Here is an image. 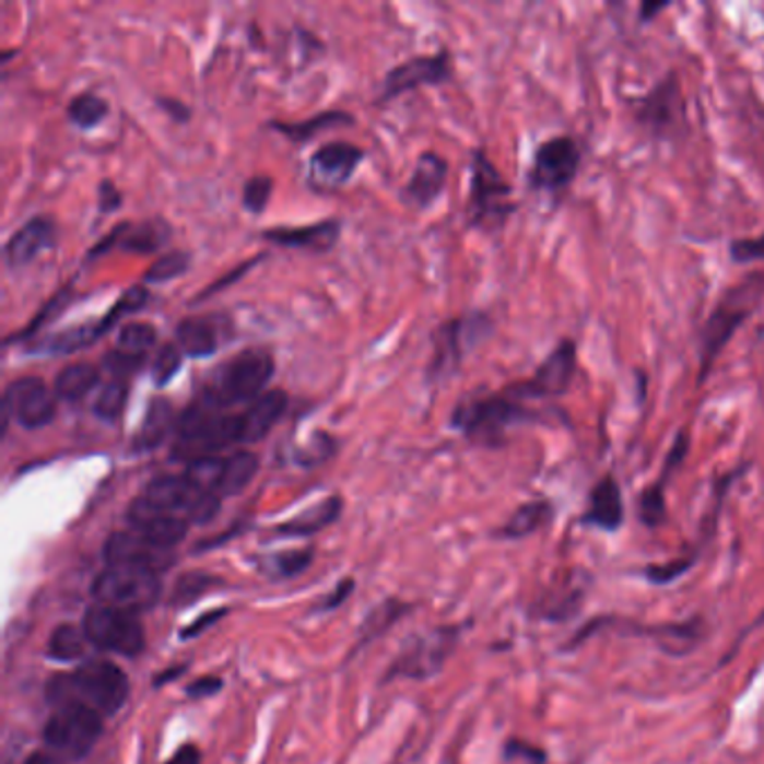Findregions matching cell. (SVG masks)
Masks as SVG:
<instances>
[{
	"mask_svg": "<svg viewBox=\"0 0 764 764\" xmlns=\"http://www.w3.org/2000/svg\"><path fill=\"white\" fill-rule=\"evenodd\" d=\"M569 424L561 409H536L516 399L507 388L489 395L465 397L451 418V426L467 439L496 448L507 442V431L522 424Z\"/></svg>",
	"mask_w": 764,
	"mask_h": 764,
	"instance_id": "cell-1",
	"label": "cell"
},
{
	"mask_svg": "<svg viewBox=\"0 0 764 764\" xmlns=\"http://www.w3.org/2000/svg\"><path fill=\"white\" fill-rule=\"evenodd\" d=\"M130 682L126 672L108 659L83 661L74 672L55 675L45 686V697L52 708L68 702H81L104 717L117 715L126 704Z\"/></svg>",
	"mask_w": 764,
	"mask_h": 764,
	"instance_id": "cell-2",
	"label": "cell"
},
{
	"mask_svg": "<svg viewBox=\"0 0 764 764\" xmlns=\"http://www.w3.org/2000/svg\"><path fill=\"white\" fill-rule=\"evenodd\" d=\"M277 373L272 352L249 348L215 368L200 390V401L215 411L232 409L236 403L256 401Z\"/></svg>",
	"mask_w": 764,
	"mask_h": 764,
	"instance_id": "cell-3",
	"label": "cell"
},
{
	"mask_svg": "<svg viewBox=\"0 0 764 764\" xmlns=\"http://www.w3.org/2000/svg\"><path fill=\"white\" fill-rule=\"evenodd\" d=\"M234 444H243L240 413H222L196 401L177 415L171 456L173 460H185L189 465L198 458L215 456Z\"/></svg>",
	"mask_w": 764,
	"mask_h": 764,
	"instance_id": "cell-4",
	"label": "cell"
},
{
	"mask_svg": "<svg viewBox=\"0 0 764 764\" xmlns=\"http://www.w3.org/2000/svg\"><path fill=\"white\" fill-rule=\"evenodd\" d=\"M762 296L760 277H751L747 283L731 287L715 309L708 314V319L700 334V377L697 384H704L717 362V356L729 345L736 332L747 324V319L755 312Z\"/></svg>",
	"mask_w": 764,
	"mask_h": 764,
	"instance_id": "cell-5",
	"label": "cell"
},
{
	"mask_svg": "<svg viewBox=\"0 0 764 764\" xmlns=\"http://www.w3.org/2000/svg\"><path fill=\"white\" fill-rule=\"evenodd\" d=\"M516 211L514 189L482 149L471 153L467 220L482 232H501Z\"/></svg>",
	"mask_w": 764,
	"mask_h": 764,
	"instance_id": "cell-6",
	"label": "cell"
},
{
	"mask_svg": "<svg viewBox=\"0 0 764 764\" xmlns=\"http://www.w3.org/2000/svg\"><path fill=\"white\" fill-rule=\"evenodd\" d=\"M633 106L635 121L655 140H678L689 130L682 81L675 70H668Z\"/></svg>",
	"mask_w": 764,
	"mask_h": 764,
	"instance_id": "cell-7",
	"label": "cell"
},
{
	"mask_svg": "<svg viewBox=\"0 0 764 764\" xmlns=\"http://www.w3.org/2000/svg\"><path fill=\"white\" fill-rule=\"evenodd\" d=\"M160 574L132 565H106L93 583L95 603L134 614L151 610L160 601Z\"/></svg>",
	"mask_w": 764,
	"mask_h": 764,
	"instance_id": "cell-8",
	"label": "cell"
},
{
	"mask_svg": "<svg viewBox=\"0 0 764 764\" xmlns=\"http://www.w3.org/2000/svg\"><path fill=\"white\" fill-rule=\"evenodd\" d=\"M151 509L185 518L189 525L211 522L222 505V498L213 496L191 484L187 475H157L153 478L140 496Z\"/></svg>",
	"mask_w": 764,
	"mask_h": 764,
	"instance_id": "cell-9",
	"label": "cell"
},
{
	"mask_svg": "<svg viewBox=\"0 0 764 764\" xmlns=\"http://www.w3.org/2000/svg\"><path fill=\"white\" fill-rule=\"evenodd\" d=\"M104 733V715L81 702H68L55 706L48 725L43 729V740L52 751L79 762L95 749Z\"/></svg>",
	"mask_w": 764,
	"mask_h": 764,
	"instance_id": "cell-10",
	"label": "cell"
},
{
	"mask_svg": "<svg viewBox=\"0 0 764 764\" xmlns=\"http://www.w3.org/2000/svg\"><path fill=\"white\" fill-rule=\"evenodd\" d=\"M151 301V292L144 285H132L128 292H124L113 305L110 309L104 314L102 319L95 321H85L72 328H66L61 332L48 334L40 343H34L32 352L38 354H74L79 350H85L93 343H97L104 334H108L124 317L132 312H140L146 307V303Z\"/></svg>",
	"mask_w": 764,
	"mask_h": 764,
	"instance_id": "cell-11",
	"label": "cell"
},
{
	"mask_svg": "<svg viewBox=\"0 0 764 764\" xmlns=\"http://www.w3.org/2000/svg\"><path fill=\"white\" fill-rule=\"evenodd\" d=\"M460 639L458 625H442L411 637L388 666L384 682L435 678Z\"/></svg>",
	"mask_w": 764,
	"mask_h": 764,
	"instance_id": "cell-12",
	"label": "cell"
},
{
	"mask_svg": "<svg viewBox=\"0 0 764 764\" xmlns=\"http://www.w3.org/2000/svg\"><path fill=\"white\" fill-rule=\"evenodd\" d=\"M583 166V146L572 134H554L538 144L527 171V185L538 193H565Z\"/></svg>",
	"mask_w": 764,
	"mask_h": 764,
	"instance_id": "cell-13",
	"label": "cell"
},
{
	"mask_svg": "<svg viewBox=\"0 0 764 764\" xmlns=\"http://www.w3.org/2000/svg\"><path fill=\"white\" fill-rule=\"evenodd\" d=\"M83 633L97 650L115 653L121 657H138L144 646V625L134 612H126L119 608L95 603L83 614Z\"/></svg>",
	"mask_w": 764,
	"mask_h": 764,
	"instance_id": "cell-14",
	"label": "cell"
},
{
	"mask_svg": "<svg viewBox=\"0 0 764 764\" xmlns=\"http://www.w3.org/2000/svg\"><path fill=\"white\" fill-rule=\"evenodd\" d=\"M578 371V348L574 339H561L556 348L543 359L541 366L533 371L531 377L522 381H514L507 386L520 401H541V399H559L567 395Z\"/></svg>",
	"mask_w": 764,
	"mask_h": 764,
	"instance_id": "cell-15",
	"label": "cell"
},
{
	"mask_svg": "<svg viewBox=\"0 0 764 764\" xmlns=\"http://www.w3.org/2000/svg\"><path fill=\"white\" fill-rule=\"evenodd\" d=\"M491 330L493 324L484 312H469L460 319L446 321L435 332V352L428 375L433 379L451 375L462 364V359L491 334Z\"/></svg>",
	"mask_w": 764,
	"mask_h": 764,
	"instance_id": "cell-16",
	"label": "cell"
},
{
	"mask_svg": "<svg viewBox=\"0 0 764 764\" xmlns=\"http://www.w3.org/2000/svg\"><path fill=\"white\" fill-rule=\"evenodd\" d=\"M3 411L5 420H14L21 428L38 431L55 422L57 395L40 377H19L3 392Z\"/></svg>",
	"mask_w": 764,
	"mask_h": 764,
	"instance_id": "cell-17",
	"label": "cell"
},
{
	"mask_svg": "<svg viewBox=\"0 0 764 764\" xmlns=\"http://www.w3.org/2000/svg\"><path fill=\"white\" fill-rule=\"evenodd\" d=\"M451 79V55L446 50L433 57H415L388 70L381 83L379 102H390L420 85H439Z\"/></svg>",
	"mask_w": 764,
	"mask_h": 764,
	"instance_id": "cell-18",
	"label": "cell"
},
{
	"mask_svg": "<svg viewBox=\"0 0 764 764\" xmlns=\"http://www.w3.org/2000/svg\"><path fill=\"white\" fill-rule=\"evenodd\" d=\"M104 559L106 565H132L151 569L155 574H164L175 563V552L162 550L155 543H151L146 536L134 529L113 531L104 545Z\"/></svg>",
	"mask_w": 764,
	"mask_h": 764,
	"instance_id": "cell-19",
	"label": "cell"
},
{
	"mask_svg": "<svg viewBox=\"0 0 764 764\" xmlns=\"http://www.w3.org/2000/svg\"><path fill=\"white\" fill-rule=\"evenodd\" d=\"M364 160V151L350 142H330L312 153L307 179L314 189L332 191L345 185Z\"/></svg>",
	"mask_w": 764,
	"mask_h": 764,
	"instance_id": "cell-20",
	"label": "cell"
},
{
	"mask_svg": "<svg viewBox=\"0 0 764 764\" xmlns=\"http://www.w3.org/2000/svg\"><path fill=\"white\" fill-rule=\"evenodd\" d=\"M689 451H691V435H689V431H680L675 435V439H672V446H670V451L666 456V462H663L659 480H655L650 486H646L642 491L639 518H642V522L646 527L655 529V527H659L666 520V484H668L670 475L675 473L678 467L686 460Z\"/></svg>",
	"mask_w": 764,
	"mask_h": 764,
	"instance_id": "cell-21",
	"label": "cell"
},
{
	"mask_svg": "<svg viewBox=\"0 0 764 764\" xmlns=\"http://www.w3.org/2000/svg\"><path fill=\"white\" fill-rule=\"evenodd\" d=\"M128 522H130V529L140 531L142 536L149 538L151 543L171 552H175V548L185 541L191 527L185 518L166 516L151 509L140 496L134 498L128 507Z\"/></svg>",
	"mask_w": 764,
	"mask_h": 764,
	"instance_id": "cell-22",
	"label": "cell"
},
{
	"mask_svg": "<svg viewBox=\"0 0 764 764\" xmlns=\"http://www.w3.org/2000/svg\"><path fill=\"white\" fill-rule=\"evenodd\" d=\"M260 238L290 249L328 254L341 238V222L337 218H330L314 224H303V227H272L265 230Z\"/></svg>",
	"mask_w": 764,
	"mask_h": 764,
	"instance_id": "cell-23",
	"label": "cell"
},
{
	"mask_svg": "<svg viewBox=\"0 0 764 764\" xmlns=\"http://www.w3.org/2000/svg\"><path fill=\"white\" fill-rule=\"evenodd\" d=\"M446 177L448 162L435 151L422 153L415 162L407 187L401 189L403 202H409L415 209H428L442 196L446 187Z\"/></svg>",
	"mask_w": 764,
	"mask_h": 764,
	"instance_id": "cell-24",
	"label": "cell"
},
{
	"mask_svg": "<svg viewBox=\"0 0 764 764\" xmlns=\"http://www.w3.org/2000/svg\"><path fill=\"white\" fill-rule=\"evenodd\" d=\"M57 238V227L52 218L34 215L23 227H19L12 238L5 243V262L10 269H23L38 254L50 249Z\"/></svg>",
	"mask_w": 764,
	"mask_h": 764,
	"instance_id": "cell-25",
	"label": "cell"
},
{
	"mask_svg": "<svg viewBox=\"0 0 764 764\" xmlns=\"http://www.w3.org/2000/svg\"><path fill=\"white\" fill-rule=\"evenodd\" d=\"M580 522L603 531H614L623 525V493L614 475L608 473L592 486L588 509Z\"/></svg>",
	"mask_w": 764,
	"mask_h": 764,
	"instance_id": "cell-26",
	"label": "cell"
},
{
	"mask_svg": "<svg viewBox=\"0 0 764 764\" xmlns=\"http://www.w3.org/2000/svg\"><path fill=\"white\" fill-rule=\"evenodd\" d=\"M287 411V395L283 390H267L240 413L243 444L265 439Z\"/></svg>",
	"mask_w": 764,
	"mask_h": 764,
	"instance_id": "cell-27",
	"label": "cell"
},
{
	"mask_svg": "<svg viewBox=\"0 0 764 764\" xmlns=\"http://www.w3.org/2000/svg\"><path fill=\"white\" fill-rule=\"evenodd\" d=\"M177 426V415L171 407V401L164 397H153L146 407L144 420L132 437V451H155V448L171 435L175 433Z\"/></svg>",
	"mask_w": 764,
	"mask_h": 764,
	"instance_id": "cell-28",
	"label": "cell"
},
{
	"mask_svg": "<svg viewBox=\"0 0 764 764\" xmlns=\"http://www.w3.org/2000/svg\"><path fill=\"white\" fill-rule=\"evenodd\" d=\"M341 512H343V501L339 496H330L317 505L307 507L305 512L296 514L287 522L277 525L274 531L279 536H287V538H305L312 533H319L326 527H330L332 522H337Z\"/></svg>",
	"mask_w": 764,
	"mask_h": 764,
	"instance_id": "cell-29",
	"label": "cell"
},
{
	"mask_svg": "<svg viewBox=\"0 0 764 764\" xmlns=\"http://www.w3.org/2000/svg\"><path fill=\"white\" fill-rule=\"evenodd\" d=\"M213 317H191L179 321L175 328V343L185 356L207 359L220 348L218 324Z\"/></svg>",
	"mask_w": 764,
	"mask_h": 764,
	"instance_id": "cell-30",
	"label": "cell"
},
{
	"mask_svg": "<svg viewBox=\"0 0 764 764\" xmlns=\"http://www.w3.org/2000/svg\"><path fill=\"white\" fill-rule=\"evenodd\" d=\"M171 238V227L164 218H149L138 224L124 222V232L119 238V249L130 254H155Z\"/></svg>",
	"mask_w": 764,
	"mask_h": 764,
	"instance_id": "cell-31",
	"label": "cell"
},
{
	"mask_svg": "<svg viewBox=\"0 0 764 764\" xmlns=\"http://www.w3.org/2000/svg\"><path fill=\"white\" fill-rule=\"evenodd\" d=\"M411 610H413V606L407 603V601H401V599H386L384 603H379L377 608H373V610L366 614L362 627H359V633H356V646L352 648L350 655H354L356 650L366 648L371 642L379 639L384 633L390 631V627H392L403 614L411 612Z\"/></svg>",
	"mask_w": 764,
	"mask_h": 764,
	"instance_id": "cell-32",
	"label": "cell"
},
{
	"mask_svg": "<svg viewBox=\"0 0 764 764\" xmlns=\"http://www.w3.org/2000/svg\"><path fill=\"white\" fill-rule=\"evenodd\" d=\"M99 368L87 364V362H79V364H70L63 371H59V375L55 377V395L61 401H81L90 390H95L99 384Z\"/></svg>",
	"mask_w": 764,
	"mask_h": 764,
	"instance_id": "cell-33",
	"label": "cell"
},
{
	"mask_svg": "<svg viewBox=\"0 0 764 764\" xmlns=\"http://www.w3.org/2000/svg\"><path fill=\"white\" fill-rule=\"evenodd\" d=\"M258 469H260V460L251 451H236L234 456L224 458V473H222L218 496L220 498L238 496V493H243L251 484Z\"/></svg>",
	"mask_w": 764,
	"mask_h": 764,
	"instance_id": "cell-34",
	"label": "cell"
},
{
	"mask_svg": "<svg viewBox=\"0 0 764 764\" xmlns=\"http://www.w3.org/2000/svg\"><path fill=\"white\" fill-rule=\"evenodd\" d=\"M552 512H554V507H552L550 501L525 503L498 529V536L501 538H509V541H516V538H525V536L541 529L552 518Z\"/></svg>",
	"mask_w": 764,
	"mask_h": 764,
	"instance_id": "cell-35",
	"label": "cell"
},
{
	"mask_svg": "<svg viewBox=\"0 0 764 764\" xmlns=\"http://www.w3.org/2000/svg\"><path fill=\"white\" fill-rule=\"evenodd\" d=\"M352 115L343 113V110H328V113H321V115H314L305 121H294V124H283V121H272L269 126H272L274 130L283 132L285 138H290L292 142L296 144H303L307 140H312L314 134H319L328 128H337V126H343V124H352Z\"/></svg>",
	"mask_w": 764,
	"mask_h": 764,
	"instance_id": "cell-36",
	"label": "cell"
},
{
	"mask_svg": "<svg viewBox=\"0 0 764 764\" xmlns=\"http://www.w3.org/2000/svg\"><path fill=\"white\" fill-rule=\"evenodd\" d=\"M314 552L312 548L305 550H287L279 554H267L258 559V569L272 580H283V578H294L303 574L312 565Z\"/></svg>",
	"mask_w": 764,
	"mask_h": 764,
	"instance_id": "cell-37",
	"label": "cell"
},
{
	"mask_svg": "<svg viewBox=\"0 0 764 764\" xmlns=\"http://www.w3.org/2000/svg\"><path fill=\"white\" fill-rule=\"evenodd\" d=\"M87 644L90 642L83 633V627L61 623L59 627H55V633L50 635L48 655L57 661H79V659H83Z\"/></svg>",
	"mask_w": 764,
	"mask_h": 764,
	"instance_id": "cell-38",
	"label": "cell"
},
{
	"mask_svg": "<svg viewBox=\"0 0 764 764\" xmlns=\"http://www.w3.org/2000/svg\"><path fill=\"white\" fill-rule=\"evenodd\" d=\"M108 104L104 97H99L97 93H90V90H85V93H79L77 97L70 99L68 104V119L81 128V130H90V128H95L99 126L106 117H108Z\"/></svg>",
	"mask_w": 764,
	"mask_h": 764,
	"instance_id": "cell-39",
	"label": "cell"
},
{
	"mask_svg": "<svg viewBox=\"0 0 764 764\" xmlns=\"http://www.w3.org/2000/svg\"><path fill=\"white\" fill-rule=\"evenodd\" d=\"M220 578L204 574V572H187L177 578L173 595H171V606L175 608H187L200 597H204L209 590L220 586Z\"/></svg>",
	"mask_w": 764,
	"mask_h": 764,
	"instance_id": "cell-40",
	"label": "cell"
},
{
	"mask_svg": "<svg viewBox=\"0 0 764 764\" xmlns=\"http://www.w3.org/2000/svg\"><path fill=\"white\" fill-rule=\"evenodd\" d=\"M128 401V386L124 379L108 381L93 401V415L102 422H117Z\"/></svg>",
	"mask_w": 764,
	"mask_h": 764,
	"instance_id": "cell-41",
	"label": "cell"
},
{
	"mask_svg": "<svg viewBox=\"0 0 764 764\" xmlns=\"http://www.w3.org/2000/svg\"><path fill=\"white\" fill-rule=\"evenodd\" d=\"M222 473H224V458H218V456L198 458V460L189 462L185 469V475L191 484H196L198 489H202L207 493H213V496H218Z\"/></svg>",
	"mask_w": 764,
	"mask_h": 764,
	"instance_id": "cell-42",
	"label": "cell"
},
{
	"mask_svg": "<svg viewBox=\"0 0 764 764\" xmlns=\"http://www.w3.org/2000/svg\"><path fill=\"white\" fill-rule=\"evenodd\" d=\"M193 256L189 251H168L160 256L144 274V283H168L189 272Z\"/></svg>",
	"mask_w": 764,
	"mask_h": 764,
	"instance_id": "cell-43",
	"label": "cell"
},
{
	"mask_svg": "<svg viewBox=\"0 0 764 764\" xmlns=\"http://www.w3.org/2000/svg\"><path fill=\"white\" fill-rule=\"evenodd\" d=\"M157 341V330L151 324H126L117 337V350L130 356H146Z\"/></svg>",
	"mask_w": 764,
	"mask_h": 764,
	"instance_id": "cell-44",
	"label": "cell"
},
{
	"mask_svg": "<svg viewBox=\"0 0 764 764\" xmlns=\"http://www.w3.org/2000/svg\"><path fill=\"white\" fill-rule=\"evenodd\" d=\"M183 359H185V354H183V350L177 348L175 341L173 343H164L157 350L153 364H151V379H153V384L157 388L168 386L173 381V377L177 375V371L183 368Z\"/></svg>",
	"mask_w": 764,
	"mask_h": 764,
	"instance_id": "cell-45",
	"label": "cell"
},
{
	"mask_svg": "<svg viewBox=\"0 0 764 764\" xmlns=\"http://www.w3.org/2000/svg\"><path fill=\"white\" fill-rule=\"evenodd\" d=\"M72 294H74V290H72V285H66L61 292H57L48 303H45L43 307H40V312L36 314V317L30 321V326L25 328V330H21V332H16L14 337H10L8 339V343H12V341H19V339H30L36 330H40L45 324H50L52 319H57L59 317V314L68 307V303H70V298H72Z\"/></svg>",
	"mask_w": 764,
	"mask_h": 764,
	"instance_id": "cell-46",
	"label": "cell"
},
{
	"mask_svg": "<svg viewBox=\"0 0 764 764\" xmlns=\"http://www.w3.org/2000/svg\"><path fill=\"white\" fill-rule=\"evenodd\" d=\"M272 191H274V179L272 177H267V175H254L249 177L245 187H243V207L254 213V215H260L267 204H269V198H272Z\"/></svg>",
	"mask_w": 764,
	"mask_h": 764,
	"instance_id": "cell-47",
	"label": "cell"
},
{
	"mask_svg": "<svg viewBox=\"0 0 764 764\" xmlns=\"http://www.w3.org/2000/svg\"><path fill=\"white\" fill-rule=\"evenodd\" d=\"M337 451V444L330 435L326 433H317V435H312L307 444H303L294 460L301 465V467H314V465H321L326 462L332 454Z\"/></svg>",
	"mask_w": 764,
	"mask_h": 764,
	"instance_id": "cell-48",
	"label": "cell"
},
{
	"mask_svg": "<svg viewBox=\"0 0 764 764\" xmlns=\"http://www.w3.org/2000/svg\"><path fill=\"white\" fill-rule=\"evenodd\" d=\"M729 258L736 265H751L764 260V234L753 238H736L729 243Z\"/></svg>",
	"mask_w": 764,
	"mask_h": 764,
	"instance_id": "cell-49",
	"label": "cell"
},
{
	"mask_svg": "<svg viewBox=\"0 0 764 764\" xmlns=\"http://www.w3.org/2000/svg\"><path fill=\"white\" fill-rule=\"evenodd\" d=\"M144 359L146 356H130L117 348H113L106 356H104V362L102 366L115 377V379H124V377H130L134 371H140V366L144 364Z\"/></svg>",
	"mask_w": 764,
	"mask_h": 764,
	"instance_id": "cell-50",
	"label": "cell"
},
{
	"mask_svg": "<svg viewBox=\"0 0 764 764\" xmlns=\"http://www.w3.org/2000/svg\"><path fill=\"white\" fill-rule=\"evenodd\" d=\"M693 565V559H684V561H675V563H666V565H653L646 569L648 580L653 583H670L672 578L682 576L689 567Z\"/></svg>",
	"mask_w": 764,
	"mask_h": 764,
	"instance_id": "cell-51",
	"label": "cell"
},
{
	"mask_svg": "<svg viewBox=\"0 0 764 764\" xmlns=\"http://www.w3.org/2000/svg\"><path fill=\"white\" fill-rule=\"evenodd\" d=\"M224 614H227V608H218V610L204 612L200 619H196L193 623H189L187 627H183V631H179V639L189 642V639H193V637L202 635V633L207 631V627H211L213 623H218V621H220Z\"/></svg>",
	"mask_w": 764,
	"mask_h": 764,
	"instance_id": "cell-52",
	"label": "cell"
},
{
	"mask_svg": "<svg viewBox=\"0 0 764 764\" xmlns=\"http://www.w3.org/2000/svg\"><path fill=\"white\" fill-rule=\"evenodd\" d=\"M352 592H354V578H343V580H339L337 586H334V590H332L328 597L321 599L319 612H332V610H337L339 606L345 603V599H348Z\"/></svg>",
	"mask_w": 764,
	"mask_h": 764,
	"instance_id": "cell-53",
	"label": "cell"
},
{
	"mask_svg": "<svg viewBox=\"0 0 764 764\" xmlns=\"http://www.w3.org/2000/svg\"><path fill=\"white\" fill-rule=\"evenodd\" d=\"M222 686H224L222 678L204 675V678H200V680H196V682H191V684L187 686V695L193 697V700H202V697H211V695L220 693Z\"/></svg>",
	"mask_w": 764,
	"mask_h": 764,
	"instance_id": "cell-54",
	"label": "cell"
},
{
	"mask_svg": "<svg viewBox=\"0 0 764 764\" xmlns=\"http://www.w3.org/2000/svg\"><path fill=\"white\" fill-rule=\"evenodd\" d=\"M121 207V193L110 179H102L99 183V211L102 213H113L115 209Z\"/></svg>",
	"mask_w": 764,
	"mask_h": 764,
	"instance_id": "cell-55",
	"label": "cell"
},
{
	"mask_svg": "<svg viewBox=\"0 0 764 764\" xmlns=\"http://www.w3.org/2000/svg\"><path fill=\"white\" fill-rule=\"evenodd\" d=\"M260 258H256V260H247V262H243V265H238L236 269H234V272H230L227 277H224L222 281H218V283H213V285H209V290L200 296V298H207V296H211V294H215V292H220V290H224V287H227L230 283H236V281H240L247 272H249V267H254L256 262H258Z\"/></svg>",
	"mask_w": 764,
	"mask_h": 764,
	"instance_id": "cell-56",
	"label": "cell"
},
{
	"mask_svg": "<svg viewBox=\"0 0 764 764\" xmlns=\"http://www.w3.org/2000/svg\"><path fill=\"white\" fill-rule=\"evenodd\" d=\"M166 764H202V753L196 744H185V747H179L171 760Z\"/></svg>",
	"mask_w": 764,
	"mask_h": 764,
	"instance_id": "cell-57",
	"label": "cell"
},
{
	"mask_svg": "<svg viewBox=\"0 0 764 764\" xmlns=\"http://www.w3.org/2000/svg\"><path fill=\"white\" fill-rule=\"evenodd\" d=\"M157 102V106L164 110V113H168L175 121H187L189 119V115H191V110L183 104V102H177V99H171V97H157L155 99Z\"/></svg>",
	"mask_w": 764,
	"mask_h": 764,
	"instance_id": "cell-58",
	"label": "cell"
},
{
	"mask_svg": "<svg viewBox=\"0 0 764 764\" xmlns=\"http://www.w3.org/2000/svg\"><path fill=\"white\" fill-rule=\"evenodd\" d=\"M516 755H527V757H533L536 764H543L545 760V753L543 751H538V749H527L522 742H509L507 744V757H516Z\"/></svg>",
	"mask_w": 764,
	"mask_h": 764,
	"instance_id": "cell-59",
	"label": "cell"
},
{
	"mask_svg": "<svg viewBox=\"0 0 764 764\" xmlns=\"http://www.w3.org/2000/svg\"><path fill=\"white\" fill-rule=\"evenodd\" d=\"M670 8V3H642L639 8V23L648 25L650 21H655L661 12H666Z\"/></svg>",
	"mask_w": 764,
	"mask_h": 764,
	"instance_id": "cell-60",
	"label": "cell"
},
{
	"mask_svg": "<svg viewBox=\"0 0 764 764\" xmlns=\"http://www.w3.org/2000/svg\"><path fill=\"white\" fill-rule=\"evenodd\" d=\"M185 670H187V666H175V668H168V670L160 672V675H155V680H153V686H155V689H160V686H164V684H168V682L177 680L179 675H183Z\"/></svg>",
	"mask_w": 764,
	"mask_h": 764,
	"instance_id": "cell-61",
	"label": "cell"
},
{
	"mask_svg": "<svg viewBox=\"0 0 764 764\" xmlns=\"http://www.w3.org/2000/svg\"><path fill=\"white\" fill-rule=\"evenodd\" d=\"M23 764H61V762H59L55 755H50V753L34 751V753H30V755L25 757Z\"/></svg>",
	"mask_w": 764,
	"mask_h": 764,
	"instance_id": "cell-62",
	"label": "cell"
}]
</instances>
